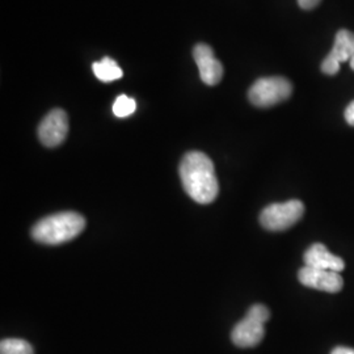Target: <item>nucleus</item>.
I'll return each mask as SVG.
<instances>
[{"label":"nucleus","instance_id":"obj_17","mask_svg":"<svg viewBox=\"0 0 354 354\" xmlns=\"http://www.w3.org/2000/svg\"><path fill=\"white\" fill-rule=\"evenodd\" d=\"M330 354H354V349L348 346H337L330 352Z\"/></svg>","mask_w":354,"mask_h":354},{"label":"nucleus","instance_id":"obj_10","mask_svg":"<svg viewBox=\"0 0 354 354\" xmlns=\"http://www.w3.org/2000/svg\"><path fill=\"white\" fill-rule=\"evenodd\" d=\"M304 266L324 269V270H333L342 273L345 269V263L342 257L329 252L328 248L322 244L315 243L313 244L304 254Z\"/></svg>","mask_w":354,"mask_h":354},{"label":"nucleus","instance_id":"obj_4","mask_svg":"<svg viewBox=\"0 0 354 354\" xmlns=\"http://www.w3.org/2000/svg\"><path fill=\"white\" fill-rule=\"evenodd\" d=\"M304 205L299 200L272 203L260 214V223L268 231H285L292 227L304 216Z\"/></svg>","mask_w":354,"mask_h":354},{"label":"nucleus","instance_id":"obj_12","mask_svg":"<svg viewBox=\"0 0 354 354\" xmlns=\"http://www.w3.org/2000/svg\"><path fill=\"white\" fill-rule=\"evenodd\" d=\"M0 354H35V351L26 340L6 339L0 342Z\"/></svg>","mask_w":354,"mask_h":354},{"label":"nucleus","instance_id":"obj_8","mask_svg":"<svg viewBox=\"0 0 354 354\" xmlns=\"http://www.w3.org/2000/svg\"><path fill=\"white\" fill-rule=\"evenodd\" d=\"M193 58L200 70L205 84L216 86L223 76V66L215 58L213 49L206 44H198L193 49Z\"/></svg>","mask_w":354,"mask_h":354},{"label":"nucleus","instance_id":"obj_2","mask_svg":"<svg viewBox=\"0 0 354 354\" xmlns=\"http://www.w3.org/2000/svg\"><path fill=\"white\" fill-rule=\"evenodd\" d=\"M86 227V219L75 212H62L46 216L32 228V236L42 244L57 245L75 239Z\"/></svg>","mask_w":354,"mask_h":354},{"label":"nucleus","instance_id":"obj_15","mask_svg":"<svg viewBox=\"0 0 354 354\" xmlns=\"http://www.w3.org/2000/svg\"><path fill=\"white\" fill-rule=\"evenodd\" d=\"M345 120H346V122L351 127H354V102H351L346 106V109H345Z\"/></svg>","mask_w":354,"mask_h":354},{"label":"nucleus","instance_id":"obj_16","mask_svg":"<svg viewBox=\"0 0 354 354\" xmlns=\"http://www.w3.org/2000/svg\"><path fill=\"white\" fill-rule=\"evenodd\" d=\"M320 1L322 0H298V4L304 10H313V8L317 7Z\"/></svg>","mask_w":354,"mask_h":354},{"label":"nucleus","instance_id":"obj_13","mask_svg":"<svg viewBox=\"0 0 354 354\" xmlns=\"http://www.w3.org/2000/svg\"><path fill=\"white\" fill-rule=\"evenodd\" d=\"M137 108L136 100L127 97V95H120L113 104V113L115 117L125 118L127 115L134 113Z\"/></svg>","mask_w":354,"mask_h":354},{"label":"nucleus","instance_id":"obj_1","mask_svg":"<svg viewBox=\"0 0 354 354\" xmlns=\"http://www.w3.org/2000/svg\"><path fill=\"white\" fill-rule=\"evenodd\" d=\"M180 178L184 190L196 203H212L216 198L219 185L212 159L203 152H188L180 163Z\"/></svg>","mask_w":354,"mask_h":354},{"label":"nucleus","instance_id":"obj_11","mask_svg":"<svg viewBox=\"0 0 354 354\" xmlns=\"http://www.w3.org/2000/svg\"><path fill=\"white\" fill-rule=\"evenodd\" d=\"M92 70H93L95 76L104 83H111L114 80H118L124 75L121 67L114 59L108 58V57L102 58V61H99V62H95L92 66Z\"/></svg>","mask_w":354,"mask_h":354},{"label":"nucleus","instance_id":"obj_18","mask_svg":"<svg viewBox=\"0 0 354 354\" xmlns=\"http://www.w3.org/2000/svg\"><path fill=\"white\" fill-rule=\"evenodd\" d=\"M349 64H351V67H352V70H353V71H354V55H353V58H352V59H351V61H349Z\"/></svg>","mask_w":354,"mask_h":354},{"label":"nucleus","instance_id":"obj_14","mask_svg":"<svg viewBox=\"0 0 354 354\" xmlns=\"http://www.w3.org/2000/svg\"><path fill=\"white\" fill-rule=\"evenodd\" d=\"M247 317H252L254 320L266 324L270 317V311L266 308L264 304H253L252 307L248 310Z\"/></svg>","mask_w":354,"mask_h":354},{"label":"nucleus","instance_id":"obj_3","mask_svg":"<svg viewBox=\"0 0 354 354\" xmlns=\"http://www.w3.org/2000/svg\"><path fill=\"white\" fill-rule=\"evenodd\" d=\"M290 80L282 76L261 77L253 83L248 92V99L254 106L269 108L288 100L291 96Z\"/></svg>","mask_w":354,"mask_h":354},{"label":"nucleus","instance_id":"obj_6","mask_svg":"<svg viewBox=\"0 0 354 354\" xmlns=\"http://www.w3.org/2000/svg\"><path fill=\"white\" fill-rule=\"evenodd\" d=\"M354 55V33L342 29L335 38V45L322 64V70L327 75H336L344 62H349Z\"/></svg>","mask_w":354,"mask_h":354},{"label":"nucleus","instance_id":"obj_7","mask_svg":"<svg viewBox=\"0 0 354 354\" xmlns=\"http://www.w3.org/2000/svg\"><path fill=\"white\" fill-rule=\"evenodd\" d=\"M298 279L306 288L332 294L342 291L344 286V279L339 272L317 269L311 266H304L298 272Z\"/></svg>","mask_w":354,"mask_h":354},{"label":"nucleus","instance_id":"obj_5","mask_svg":"<svg viewBox=\"0 0 354 354\" xmlns=\"http://www.w3.org/2000/svg\"><path fill=\"white\" fill-rule=\"evenodd\" d=\"M68 134V118L62 109H53L38 127V138L46 147H57Z\"/></svg>","mask_w":354,"mask_h":354},{"label":"nucleus","instance_id":"obj_9","mask_svg":"<svg viewBox=\"0 0 354 354\" xmlns=\"http://www.w3.org/2000/svg\"><path fill=\"white\" fill-rule=\"evenodd\" d=\"M266 324L247 317L241 320L231 332V340L239 348H253L263 342L266 336Z\"/></svg>","mask_w":354,"mask_h":354}]
</instances>
